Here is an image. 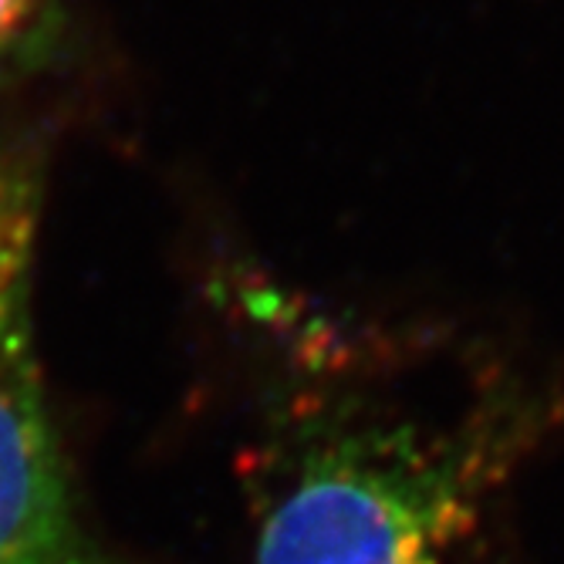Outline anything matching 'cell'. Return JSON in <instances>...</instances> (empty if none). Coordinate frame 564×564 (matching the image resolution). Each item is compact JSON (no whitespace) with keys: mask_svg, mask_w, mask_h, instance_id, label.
I'll return each mask as SVG.
<instances>
[{"mask_svg":"<svg viewBox=\"0 0 564 564\" xmlns=\"http://www.w3.org/2000/svg\"><path fill=\"white\" fill-rule=\"evenodd\" d=\"M510 420L358 423L315 440L268 507L253 564H456L510 453Z\"/></svg>","mask_w":564,"mask_h":564,"instance_id":"6da1fadb","label":"cell"},{"mask_svg":"<svg viewBox=\"0 0 564 564\" xmlns=\"http://www.w3.org/2000/svg\"><path fill=\"white\" fill-rule=\"evenodd\" d=\"M44 0H0V85L34 41Z\"/></svg>","mask_w":564,"mask_h":564,"instance_id":"3957f363","label":"cell"},{"mask_svg":"<svg viewBox=\"0 0 564 564\" xmlns=\"http://www.w3.org/2000/svg\"><path fill=\"white\" fill-rule=\"evenodd\" d=\"M44 156L0 149V564H109L47 409L34 278L44 224Z\"/></svg>","mask_w":564,"mask_h":564,"instance_id":"7a4b0ae2","label":"cell"}]
</instances>
